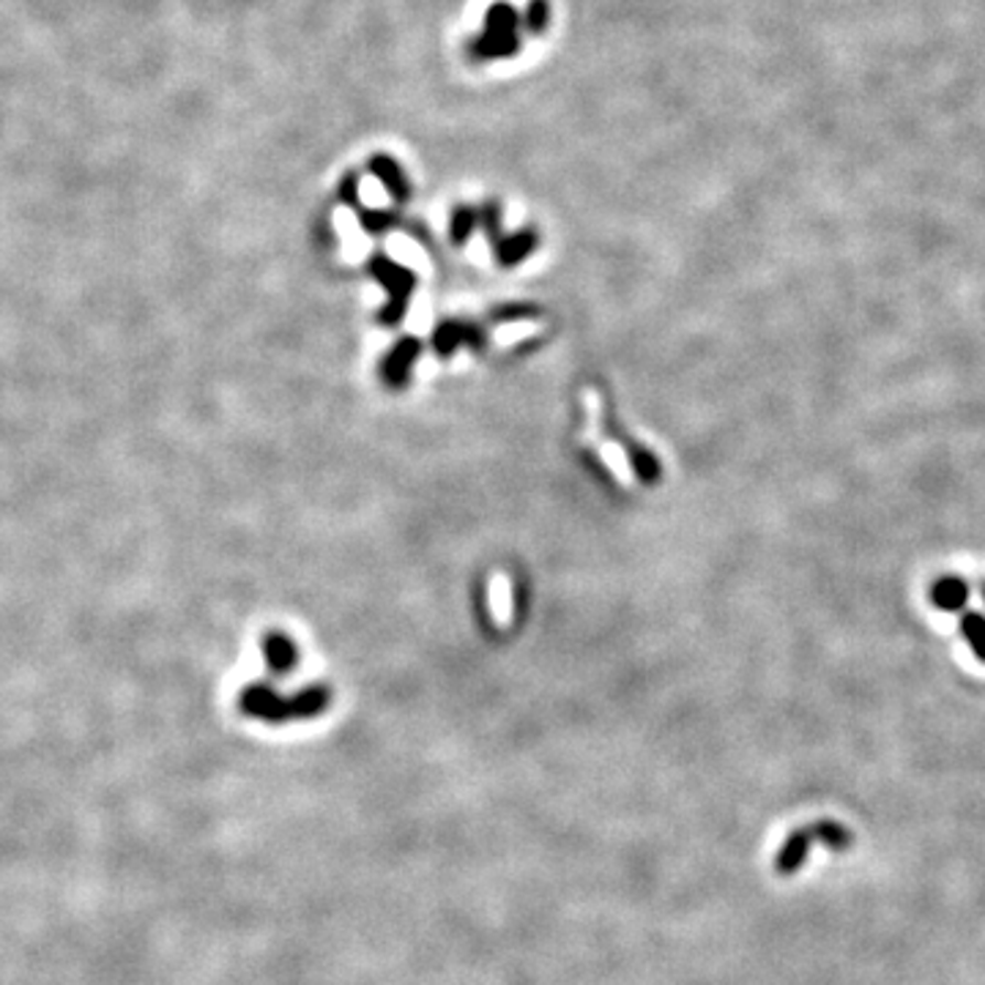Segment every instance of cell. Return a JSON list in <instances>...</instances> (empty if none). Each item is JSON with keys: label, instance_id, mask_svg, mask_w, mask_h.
I'll use <instances>...</instances> for the list:
<instances>
[{"label": "cell", "instance_id": "cell-1", "mask_svg": "<svg viewBox=\"0 0 985 985\" xmlns=\"http://www.w3.org/2000/svg\"><path fill=\"white\" fill-rule=\"evenodd\" d=\"M326 690H318V687L315 690L299 693L293 698H280L271 690H266V687H253L242 698V709L266 722L293 720V717H315L326 709Z\"/></svg>", "mask_w": 985, "mask_h": 985}, {"label": "cell", "instance_id": "cell-2", "mask_svg": "<svg viewBox=\"0 0 985 985\" xmlns=\"http://www.w3.org/2000/svg\"><path fill=\"white\" fill-rule=\"evenodd\" d=\"M521 50V36L517 33H480L474 42L469 44V53L474 61H495V58H512V55Z\"/></svg>", "mask_w": 985, "mask_h": 985}, {"label": "cell", "instance_id": "cell-3", "mask_svg": "<svg viewBox=\"0 0 985 985\" xmlns=\"http://www.w3.org/2000/svg\"><path fill=\"white\" fill-rule=\"evenodd\" d=\"M370 168H373V173L384 181V186L392 192V195L400 197V201L408 195V184H406V179H403V170L395 159L373 157L370 159Z\"/></svg>", "mask_w": 985, "mask_h": 985}, {"label": "cell", "instance_id": "cell-4", "mask_svg": "<svg viewBox=\"0 0 985 985\" xmlns=\"http://www.w3.org/2000/svg\"><path fill=\"white\" fill-rule=\"evenodd\" d=\"M521 14L510 3H493L485 14V31L491 33H517L521 31Z\"/></svg>", "mask_w": 985, "mask_h": 985}, {"label": "cell", "instance_id": "cell-5", "mask_svg": "<svg viewBox=\"0 0 985 985\" xmlns=\"http://www.w3.org/2000/svg\"><path fill=\"white\" fill-rule=\"evenodd\" d=\"M523 25H526V31H532V33H545L548 31V25H550V3L548 0H532V3L526 6V17H523Z\"/></svg>", "mask_w": 985, "mask_h": 985}, {"label": "cell", "instance_id": "cell-6", "mask_svg": "<svg viewBox=\"0 0 985 985\" xmlns=\"http://www.w3.org/2000/svg\"><path fill=\"white\" fill-rule=\"evenodd\" d=\"M269 649H271V665H275L277 671H288L290 665H293V652H290L288 643L271 641Z\"/></svg>", "mask_w": 985, "mask_h": 985}, {"label": "cell", "instance_id": "cell-7", "mask_svg": "<svg viewBox=\"0 0 985 985\" xmlns=\"http://www.w3.org/2000/svg\"><path fill=\"white\" fill-rule=\"evenodd\" d=\"M939 602H942V606H955V602H961L966 597V589H961L959 583H944V586H939Z\"/></svg>", "mask_w": 985, "mask_h": 985}]
</instances>
